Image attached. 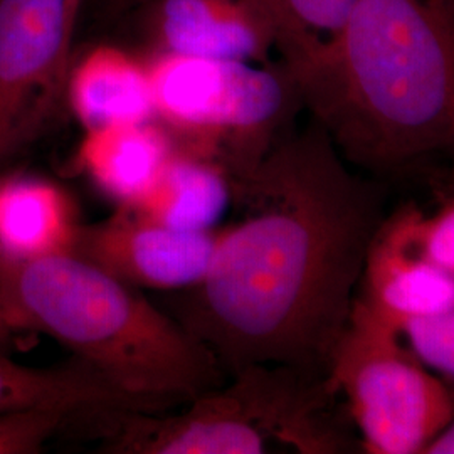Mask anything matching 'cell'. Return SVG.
I'll return each instance as SVG.
<instances>
[{"label":"cell","instance_id":"1","mask_svg":"<svg viewBox=\"0 0 454 454\" xmlns=\"http://www.w3.org/2000/svg\"><path fill=\"white\" fill-rule=\"evenodd\" d=\"M243 217L219 232L202 281L174 318L227 377L283 365L328 380L367 253L382 224V191L348 168L324 127L286 131L232 182Z\"/></svg>","mask_w":454,"mask_h":454},{"label":"cell","instance_id":"2","mask_svg":"<svg viewBox=\"0 0 454 454\" xmlns=\"http://www.w3.org/2000/svg\"><path fill=\"white\" fill-rule=\"evenodd\" d=\"M341 157L387 174L454 153L448 0H356L332 48L290 76Z\"/></svg>","mask_w":454,"mask_h":454},{"label":"cell","instance_id":"3","mask_svg":"<svg viewBox=\"0 0 454 454\" xmlns=\"http://www.w3.org/2000/svg\"><path fill=\"white\" fill-rule=\"evenodd\" d=\"M0 318L16 337H52L155 409L191 403L227 377L174 317L71 251L0 258Z\"/></svg>","mask_w":454,"mask_h":454},{"label":"cell","instance_id":"4","mask_svg":"<svg viewBox=\"0 0 454 454\" xmlns=\"http://www.w3.org/2000/svg\"><path fill=\"white\" fill-rule=\"evenodd\" d=\"M199 394L179 414L112 411L106 451L123 454H256L271 446L343 453L348 442L328 414L326 380L283 365H251Z\"/></svg>","mask_w":454,"mask_h":454},{"label":"cell","instance_id":"5","mask_svg":"<svg viewBox=\"0 0 454 454\" xmlns=\"http://www.w3.org/2000/svg\"><path fill=\"white\" fill-rule=\"evenodd\" d=\"M155 120L176 145L249 174L286 133L301 105L285 66L157 52L150 61Z\"/></svg>","mask_w":454,"mask_h":454},{"label":"cell","instance_id":"6","mask_svg":"<svg viewBox=\"0 0 454 454\" xmlns=\"http://www.w3.org/2000/svg\"><path fill=\"white\" fill-rule=\"evenodd\" d=\"M401 340L399 330L354 301L328 386L347 397L365 453H424L454 419V390Z\"/></svg>","mask_w":454,"mask_h":454},{"label":"cell","instance_id":"7","mask_svg":"<svg viewBox=\"0 0 454 454\" xmlns=\"http://www.w3.org/2000/svg\"><path fill=\"white\" fill-rule=\"evenodd\" d=\"M78 17L71 0H0V165L33 145L66 101Z\"/></svg>","mask_w":454,"mask_h":454},{"label":"cell","instance_id":"8","mask_svg":"<svg viewBox=\"0 0 454 454\" xmlns=\"http://www.w3.org/2000/svg\"><path fill=\"white\" fill-rule=\"evenodd\" d=\"M219 232L162 226L127 206L95 224H80L71 253L133 288L180 292L207 273Z\"/></svg>","mask_w":454,"mask_h":454},{"label":"cell","instance_id":"9","mask_svg":"<svg viewBox=\"0 0 454 454\" xmlns=\"http://www.w3.org/2000/svg\"><path fill=\"white\" fill-rule=\"evenodd\" d=\"M356 300L399 332L407 322L454 309V276L414 247L411 207L377 229Z\"/></svg>","mask_w":454,"mask_h":454},{"label":"cell","instance_id":"10","mask_svg":"<svg viewBox=\"0 0 454 454\" xmlns=\"http://www.w3.org/2000/svg\"><path fill=\"white\" fill-rule=\"evenodd\" d=\"M157 52L270 63L276 33L261 0H160Z\"/></svg>","mask_w":454,"mask_h":454},{"label":"cell","instance_id":"11","mask_svg":"<svg viewBox=\"0 0 454 454\" xmlns=\"http://www.w3.org/2000/svg\"><path fill=\"white\" fill-rule=\"evenodd\" d=\"M66 103L84 131L155 120L148 61L125 49H88L67 74Z\"/></svg>","mask_w":454,"mask_h":454},{"label":"cell","instance_id":"12","mask_svg":"<svg viewBox=\"0 0 454 454\" xmlns=\"http://www.w3.org/2000/svg\"><path fill=\"white\" fill-rule=\"evenodd\" d=\"M61 409L76 412L153 411L82 358L54 367H27L0 352V412Z\"/></svg>","mask_w":454,"mask_h":454},{"label":"cell","instance_id":"13","mask_svg":"<svg viewBox=\"0 0 454 454\" xmlns=\"http://www.w3.org/2000/svg\"><path fill=\"white\" fill-rule=\"evenodd\" d=\"M160 121L118 123L84 131L76 162L118 206H131L150 189L176 152Z\"/></svg>","mask_w":454,"mask_h":454},{"label":"cell","instance_id":"14","mask_svg":"<svg viewBox=\"0 0 454 454\" xmlns=\"http://www.w3.org/2000/svg\"><path fill=\"white\" fill-rule=\"evenodd\" d=\"M80 223L71 199L51 180H0V258L31 260L71 251Z\"/></svg>","mask_w":454,"mask_h":454},{"label":"cell","instance_id":"15","mask_svg":"<svg viewBox=\"0 0 454 454\" xmlns=\"http://www.w3.org/2000/svg\"><path fill=\"white\" fill-rule=\"evenodd\" d=\"M231 199L232 182L221 165L177 146L150 189L127 207L162 226L206 232L214 231Z\"/></svg>","mask_w":454,"mask_h":454},{"label":"cell","instance_id":"16","mask_svg":"<svg viewBox=\"0 0 454 454\" xmlns=\"http://www.w3.org/2000/svg\"><path fill=\"white\" fill-rule=\"evenodd\" d=\"M276 33L281 65L294 76L317 63L332 44L356 0H261Z\"/></svg>","mask_w":454,"mask_h":454},{"label":"cell","instance_id":"17","mask_svg":"<svg viewBox=\"0 0 454 454\" xmlns=\"http://www.w3.org/2000/svg\"><path fill=\"white\" fill-rule=\"evenodd\" d=\"M69 416L61 409L0 412V454L39 453Z\"/></svg>","mask_w":454,"mask_h":454},{"label":"cell","instance_id":"18","mask_svg":"<svg viewBox=\"0 0 454 454\" xmlns=\"http://www.w3.org/2000/svg\"><path fill=\"white\" fill-rule=\"evenodd\" d=\"M401 335L424 365L454 379V309L407 322Z\"/></svg>","mask_w":454,"mask_h":454},{"label":"cell","instance_id":"19","mask_svg":"<svg viewBox=\"0 0 454 454\" xmlns=\"http://www.w3.org/2000/svg\"><path fill=\"white\" fill-rule=\"evenodd\" d=\"M411 239L424 258L454 276V199L431 217L411 207Z\"/></svg>","mask_w":454,"mask_h":454},{"label":"cell","instance_id":"20","mask_svg":"<svg viewBox=\"0 0 454 454\" xmlns=\"http://www.w3.org/2000/svg\"><path fill=\"white\" fill-rule=\"evenodd\" d=\"M424 454H454V419L438 438L427 446Z\"/></svg>","mask_w":454,"mask_h":454},{"label":"cell","instance_id":"21","mask_svg":"<svg viewBox=\"0 0 454 454\" xmlns=\"http://www.w3.org/2000/svg\"><path fill=\"white\" fill-rule=\"evenodd\" d=\"M19 337H16L5 324L2 322V318H0V352H4V354H9L11 352V348L16 345V340Z\"/></svg>","mask_w":454,"mask_h":454},{"label":"cell","instance_id":"22","mask_svg":"<svg viewBox=\"0 0 454 454\" xmlns=\"http://www.w3.org/2000/svg\"><path fill=\"white\" fill-rule=\"evenodd\" d=\"M71 4H73V7H74V11L80 14L82 12V4H84V0H71Z\"/></svg>","mask_w":454,"mask_h":454},{"label":"cell","instance_id":"23","mask_svg":"<svg viewBox=\"0 0 454 454\" xmlns=\"http://www.w3.org/2000/svg\"><path fill=\"white\" fill-rule=\"evenodd\" d=\"M448 2H450V5H451V7H453V11H454V0H448Z\"/></svg>","mask_w":454,"mask_h":454}]
</instances>
